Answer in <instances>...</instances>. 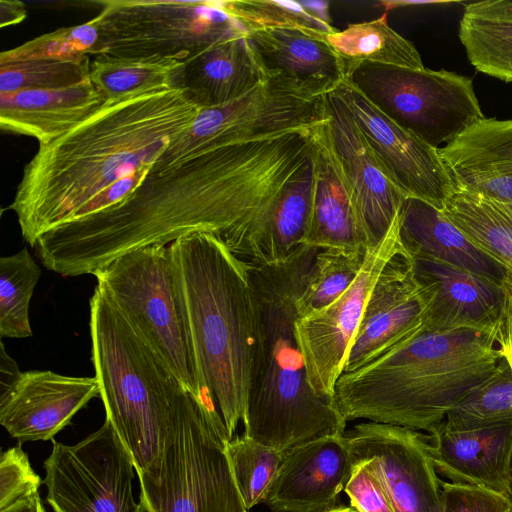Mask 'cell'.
<instances>
[{
  "label": "cell",
  "instance_id": "6da1fadb",
  "mask_svg": "<svg viewBox=\"0 0 512 512\" xmlns=\"http://www.w3.org/2000/svg\"><path fill=\"white\" fill-rule=\"evenodd\" d=\"M310 150L307 129L152 165L125 200L48 231L33 248L63 276L93 275L121 255L192 233L213 234L235 253Z\"/></svg>",
  "mask_w": 512,
  "mask_h": 512
},
{
  "label": "cell",
  "instance_id": "7a4b0ae2",
  "mask_svg": "<svg viewBox=\"0 0 512 512\" xmlns=\"http://www.w3.org/2000/svg\"><path fill=\"white\" fill-rule=\"evenodd\" d=\"M200 109L174 86L132 94L105 101L71 130L39 145L8 207L23 239L33 247L105 188L152 166Z\"/></svg>",
  "mask_w": 512,
  "mask_h": 512
},
{
  "label": "cell",
  "instance_id": "3957f363",
  "mask_svg": "<svg viewBox=\"0 0 512 512\" xmlns=\"http://www.w3.org/2000/svg\"><path fill=\"white\" fill-rule=\"evenodd\" d=\"M318 250L302 244L281 262L246 263L255 305L256 346L244 435L283 452L346 432L347 421L333 401L320 397L309 385L295 336V304Z\"/></svg>",
  "mask_w": 512,
  "mask_h": 512
},
{
  "label": "cell",
  "instance_id": "277c9868",
  "mask_svg": "<svg viewBox=\"0 0 512 512\" xmlns=\"http://www.w3.org/2000/svg\"><path fill=\"white\" fill-rule=\"evenodd\" d=\"M502 353L494 334L422 327L338 378L333 403L346 421H368L430 433L490 378Z\"/></svg>",
  "mask_w": 512,
  "mask_h": 512
},
{
  "label": "cell",
  "instance_id": "5b68a950",
  "mask_svg": "<svg viewBox=\"0 0 512 512\" xmlns=\"http://www.w3.org/2000/svg\"><path fill=\"white\" fill-rule=\"evenodd\" d=\"M168 247L203 398L232 439L245 418L256 346L247 265L210 233H192Z\"/></svg>",
  "mask_w": 512,
  "mask_h": 512
},
{
  "label": "cell",
  "instance_id": "8992f818",
  "mask_svg": "<svg viewBox=\"0 0 512 512\" xmlns=\"http://www.w3.org/2000/svg\"><path fill=\"white\" fill-rule=\"evenodd\" d=\"M89 326L106 419L141 473L157 461L174 428L206 404L168 370L98 285L90 298Z\"/></svg>",
  "mask_w": 512,
  "mask_h": 512
},
{
  "label": "cell",
  "instance_id": "52a82bcc",
  "mask_svg": "<svg viewBox=\"0 0 512 512\" xmlns=\"http://www.w3.org/2000/svg\"><path fill=\"white\" fill-rule=\"evenodd\" d=\"M219 413L193 409L168 435L157 461L138 473L146 512H247Z\"/></svg>",
  "mask_w": 512,
  "mask_h": 512
},
{
  "label": "cell",
  "instance_id": "ba28073f",
  "mask_svg": "<svg viewBox=\"0 0 512 512\" xmlns=\"http://www.w3.org/2000/svg\"><path fill=\"white\" fill-rule=\"evenodd\" d=\"M93 275L168 370L206 404L169 247L153 245L131 251Z\"/></svg>",
  "mask_w": 512,
  "mask_h": 512
},
{
  "label": "cell",
  "instance_id": "9c48e42d",
  "mask_svg": "<svg viewBox=\"0 0 512 512\" xmlns=\"http://www.w3.org/2000/svg\"><path fill=\"white\" fill-rule=\"evenodd\" d=\"M93 56L163 58L185 62L249 30L224 1L102 0Z\"/></svg>",
  "mask_w": 512,
  "mask_h": 512
},
{
  "label": "cell",
  "instance_id": "30bf717a",
  "mask_svg": "<svg viewBox=\"0 0 512 512\" xmlns=\"http://www.w3.org/2000/svg\"><path fill=\"white\" fill-rule=\"evenodd\" d=\"M395 123L441 149L485 118L471 78L363 62L347 78Z\"/></svg>",
  "mask_w": 512,
  "mask_h": 512
},
{
  "label": "cell",
  "instance_id": "8fae6325",
  "mask_svg": "<svg viewBox=\"0 0 512 512\" xmlns=\"http://www.w3.org/2000/svg\"><path fill=\"white\" fill-rule=\"evenodd\" d=\"M326 119L325 95L310 94L279 74L269 75L233 102L201 108L153 165L166 166L210 149L312 129Z\"/></svg>",
  "mask_w": 512,
  "mask_h": 512
},
{
  "label": "cell",
  "instance_id": "7c38bea8",
  "mask_svg": "<svg viewBox=\"0 0 512 512\" xmlns=\"http://www.w3.org/2000/svg\"><path fill=\"white\" fill-rule=\"evenodd\" d=\"M55 512H144L132 494L134 460L109 420L75 445L53 440L44 462Z\"/></svg>",
  "mask_w": 512,
  "mask_h": 512
},
{
  "label": "cell",
  "instance_id": "4fadbf2b",
  "mask_svg": "<svg viewBox=\"0 0 512 512\" xmlns=\"http://www.w3.org/2000/svg\"><path fill=\"white\" fill-rule=\"evenodd\" d=\"M402 248L397 215L385 238L367 251L351 286L330 305L296 319L295 336L305 361L307 379L320 397L333 401L335 384L343 373L371 290L384 266Z\"/></svg>",
  "mask_w": 512,
  "mask_h": 512
},
{
  "label": "cell",
  "instance_id": "5bb4252c",
  "mask_svg": "<svg viewBox=\"0 0 512 512\" xmlns=\"http://www.w3.org/2000/svg\"><path fill=\"white\" fill-rule=\"evenodd\" d=\"M349 109L369 149L392 183L406 196L442 210L454 179L436 149L378 109L348 79L334 90Z\"/></svg>",
  "mask_w": 512,
  "mask_h": 512
},
{
  "label": "cell",
  "instance_id": "9a60e30c",
  "mask_svg": "<svg viewBox=\"0 0 512 512\" xmlns=\"http://www.w3.org/2000/svg\"><path fill=\"white\" fill-rule=\"evenodd\" d=\"M353 465L367 467L382 483L397 512H441L442 481L426 434L373 421L345 432Z\"/></svg>",
  "mask_w": 512,
  "mask_h": 512
},
{
  "label": "cell",
  "instance_id": "2e32d148",
  "mask_svg": "<svg viewBox=\"0 0 512 512\" xmlns=\"http://www.w3.org/2000/svg\"><path fill=\"white\" fill-rule=\"evenodd\" d=\"M333 149L349 185L359 231L368 250L387 235L406 197L387 177L339 96L325 95Z\"/></svg>",
  "mask_w": 512,
  "mask_h": 512
},
{
  "label": "cell",
  "instance_id": "e0dca14e",
  "mask_svg": "<svg viewBox=\"0 0 512 512\" xmlns=\"http://www.w3.org/2000/svg\"><path fill=\"white\" fill-rule=\"evenodd\" d=\"M412 263L415 280L426 300L423 329L494 333L511 285L428 258L415 257Z\"/></svg>",
  "mask_w": 512,
  "mask_h": 512
},
{
  "label": "cell",
  "instance_id": "ac0fdd59",
  "mask_svg": "<svg viewBox=\"0 0 512 512\" xmlns=\"http://www.w3.org/2000/svg\"><path fill=\"white\" fill-rule=\"evenodd\" d=\"M425 310L412 258L402 248L384 266L371 290L343 373L369 363L418 331Z\"/></svg>",
  "mask_w": 512,
  "mask_h": 512
},
{
  "label": "cell",
  "instance_id": "d6986e66",
  "mask_svg": "<svg viewBox=\"0 0 512 512\" xmlns=\"http://www.w3.org/2000/svg\"><path fill=\"white\" fill-rule=\"evenodd\" d=\"M353 468L345 433L296 445L284 451L263 503L273 512H325L336 506Z\"/></svg>",
  "mask_w": 512,
  "mask_h": 512
},
{
  "label": "cell",
  "instance_id": "ffe728a7",
  "mask_svg": "<svg viewBox=\"0 0 512 512\" xmlns=\"http://www.w3.org/2000/svg\"><path fill=\"white\" fill-rule=\"evenodd\" d=\"M95 397H100L95 377L22 372L15 385L0 395V423L19 443L46 441Z\"/></svg>",
  "mask_w": 512,
  "mask_h": 512
},
{
  "label": "cell",
  "instance_id": "44dd1931",
  "mask_svg": "<svg viewBox=\"0 0 512 512\" xmlns=\"http://www.w3.org/2000/svg\"><path fill=\"white\" fill-rule=\"evenodd\" d=\"M437 473L452 483L493 491L510 499L512 423L452 431L441 425L426 434Z\"/></svg>",
  "mask_w": 512,
  "mask_h": 512
},
{
  "label": "cell",
  "instance_id": "7402d4cb",
  "mask_svg": "<svg viewBox=\"0 0 512 512\" xmlns=\"http://www.w3.org/2000/svg\"><path fill=\"white\" fill-rule=\"evenodd\" d=\"M310 146L314 183L303 244L367 252L356 221L351 191L332 146L327 119L310 130Z\"/></svg>",
  "mask_w": 512,
  "mask_h": 512
},
{
  "label": "cell",
  "instance_id": "603a6c76",
  "mask_svg": "<svg viewBox=\"0 0 512 512\" xmlns=\"http://www.w3.org/2000/svg\"><path fill=\"white\" fill-rule=\"evenodd\" d=\"M247 39L266 74H279L324 96L344 79V65L326 37L296 28L251 31Z\"/></svg>",
  "mask_w": 512,
  "mask_h": 512
},
{
  "label": "cell",
  "instance_id": "cb8c5ba5",
  "mask_svg": "<svg viewBox=\"0 0 512 512\" xmlns=\"http://www.w3.org/2000/svg\"><path fill=\"white\" fill-rule=\"evenodd\" d=\"M439 151L455 184L512 204V119L484 118Z\"/></svg>",
  "mask_w": 512,
  "mask_h": 512
},
{
  "label": "cell",
  "instance_id": "d4e9b609",
  "mask_svg": "<svg viewBox=\"0 0 512 512\" xmlns=\"http://www.w3.org/2000/svg\"><path fill=\"white\" fill-rule=\"evenodd\" d=\"M398 223L401 244L411 258L440 261L511 285L505 268L477 248L442 210L433 205L405 197Z\"/></svg>",
  "mask_w": 512,
  "mask_h": 512
},
{
  "label": "cell",
  "instance_id": "484cf974",
  "mask_svg": "<svg viewBox=\"0 0 512 512\" xmlns=\"http://www.w3.org/2000/svg\"><path fill=\"white\" fill-rule=\"evenodd\" d=\"M267 78L245 36L217 43L183 62L174 87L200 108H213L243 97Z\"/></svg>",
  "mask_w": 512,
  "mask_h": 512
},
{
  "label": "cell",
  "instance_id": "4316f807",
  "mask_svg": "<svg viewBox=\"0 0 512 512\" xmlns=\"http://www.w3.org/2000/svg\"><path fill=\"white\" fill-rule=\"evenodd\" d=\"M104 102L90 79L59 90L0 93V127L44 145L83 122Z\"/></svg>",
  "mask_w": 512,
  "mask_h": 512
},
{
  "label": "cell",
  "instance_id": "83f0119b",
  "mask_svg": "<svg viewBox=\"0 0 512 512\" xmlns=\"http://www.w3.org/2000/svg\"><path fill=\"white\" fill-rule=\"evenodd\" d=\"M313 183L314 162L310 150L308 158L289 179L236 257L247 264H274L301 246L310 217Z\"/></svg>",
  "mask_w": 512,
  "mask_h": 512
},
{
  "label": "cell",
  "instance_id": "f1b7e54d",
  "mask_svg": "<svg viewBox=\"0 0 512 512\" xmlns=\"http://www.w3.org/2000/svg\"><path fill=\"white\" fill-rule=\"evenodd\" d=\"M458 36L479 72L512 82V1L485 0L465 5Z\"/></svg>",
  "mask_w": 512,
  "mask_h": 512
},
{
  "label": "cell",
  "instance_id": "f546056e",
  "mask_svg": "<svg viewBox=\"0 0 512 512\" xmlns=\"http://www.w3.org/2000/svg\"><path fill=\"white\" fill-rule=\"evenodd\" d=\"M442 212L477 248L505 268L512 286V204L455 184Z\"/></svg>",
  "mask_w": 512,
  "mask_h": 512
},
{
  "label": "cell",
  "instance_id": "4dcf8cb0",
  "mask_svg": "<svg viewBox=\"0 0 512 512\" xmlns=\"http://www.w3.org/2000/svg\"><path fill=\"white\" fill-rule=\"evenodd\" d=\"M326 41L343 62L345 79L363 62L425 68L416 47L389 26L386 14L336 30L326 36Z\"/></svg>",
  "mask_w": 512,
  "mask_h": 512
},
{
  "label": "cell",
  "instance_id": "1f68e13d",
  "mask_svg": "<svg viewBox=\"0 0 512 512\" xmlns=\"http://www.w3.org/2000/svg\"><path fill=\"white\" fill-rule=\"evenodd\" d=\"M94 57L89 79L104 101L173 87L183 66V62L163 58Z\"/></svg>",
  "mask_w": 512,
  "mask_h": 512
},
{
  "label": "cell",
  "instance_id": "d6a6232c",
  "mask_svg": "<svg viewBox=\"0 0 512 512\" xmlns=\"http://www.w3.org/2000/svg\"><path fill=\"white\" fill-rule=\"evenodd\" d=\"M366 254L348 248H319L295 304L298 318L315 313L340 297L357 278Z\"/></svg>",
  "mask_w": 512,
  "mask_h": 512
},
{
  "label": "cell",
  "instance_id": "836d02e7",
  "mask_svg": "<svg viewBox=\"0 0 512 512\" xmlns=\"http://www.w3.org/2000/svg\"><path fill=\"white\" fill-rule=\"evenodd\" d=\"M41 268L26 247L0 258V335L2 338L32 336L30 301Z\"/></svg>",
  "mask_w": 512,
  "mask_h": 512
},
{
  "label": "cell",
  "instance_id": "e575fe53",
  "mask_svg": "<svg viewBox=\"0 0 512 512\" xmlns=\"http://www.w3.org/2000/svg\"><path fill=\"white\" fill-rule=\"evenodd\" d=\"M512 423V373L503 359L495 373L457 405L440 424L452 431Z\"/></svg>",
  "mask_w": 512,
  "mask_h": 512
},
{
  "label": "cell",
  "instance_id": "d590c367",
  "mask_svg": "<svg viewBox=\"0 0 512 512\" xmlns=\"http://www.w3.org/2000/svg\"><path fill=\"white\" fill-rule=\"evenodd\" d=\"M227 453L237 488L248 511L264 502L284 452L243 435L228 442Z\"/></svg>",
  "mask_w": 512,
  "mask_h": 512
},
{
  "label": "cell",
  "instance_id": "8d00e7d4",
  "mask_svg": "<svg viewBox=\"0 0 512 512\" xmlns=\"http://www.w3.org/2000/svg\"><path fill=\"white\" fill-rule=\"evenodd\" d=\"M100 16L60 28L0 54V64L29 60L74 61L91 56L99 36Z\"/></svg>",
  "mask_w": 512,
  "mask_h": 512
},
{
  "label": "cell",
  "instance_id": "74e56055",
  "mask_svg": "<svg viewBox=\"0 0 512 512\" xmlns=\"http://www.w3.org/2000/svg\"><path fill=\"white\" fill-rule=\"evenodd\" d=\"M90 56L74 61L29 60L0 64V93L59 90L89 79Z\"/></svg>",
  "mask_w": 512,
  "mask_h": 512
},
{
  "label": "cell",
  "instance_id": "f35d334b",
  "mask_svg": "<svg viewBox=\"0 0 512 512\" xmlns=\"http://www.w3.org/2000/svg\"><path fill=\"white\" fill-rule=\"evenodd\" d=\"M225 9L248 30L296 28L326 37L336 31L310 14L300 2L273 0L224 1Z\"/></svg>",
  "mask_w": 512,
  "mask_h": 512
},
{
  "label": "cell",
  "instance_id": "ab89813d",
  "mask_svg": "<svg viewBox=\"0 0 512 512\" xmlns=\"http://www.w3.org/2000/svg\"><path fill=\"white\" fill-rule=\"evenodd\" d=\"M40 477L32 469L27 454L20 445L1 454L0 458V509L15 501L38 492Z\"/></svg>",
  "mask_w": 512,
  "mask_h": 512
},
{
  "label": "cell",
  "instance_id": "60d3db41",
  "mask_svg": "<svg viewBox=\"0 0 512 512\" xmlns=\"http://www.w3.org/2000/svg\"><path fill=\"white\" fill-rule=\"evenodd\" d=\"M509 498L493 491L442 481L441 512H510Z\"/></svg>",
  "mask_w": 512,
  "mask_h": 512
},
{
  "label": "cell",
  "instance_id": "b9f144b4",
  "mask_svg": "<svg viewBox=\"0 0 512 512\" xmlns=\"http://www.w3.org/2000/svg\"><path fill=\"white\" fill-rule=\"evenodd\" d=\"M358 512H397L379 479L364 465H354L344 489Z\"/></svg>",
  "mask_w": 512,
  "mask_h": 512
},
{
  "label": "cell",
  "instance_id": "7bdbcfd3",
  "mask_svg": "<svg viewBox=\"0 0 512 512\" xmlns=\"http://www.w3.org/2000/svg\"><path fill=\"white\" fill-rule=\"evenodd\" d=\"M493 334L512 373V288L501 320Z\"/></svg>",
  "mask_w": 512,
  "mask_h": 512
},
{
  "label": "cell",
  "instance_id": "ee69618b",
  "mask_svg": "<svg viewBox=\"0 0 512 512\" xmlns=\"http://www.w3.org/2000/svg\"><path fill=\"white\" fill-rule=\"evenodd\" d=\"M20 371L16 361L6 352L4 343L0 348V395L8 391L20 378Z\"/></svg>",
  "mask_w": 512,
  "mask_h": 512
},
{
  "label": "cell",
  "instance_id": "f6af8a7d",
  "mask_svg": "<svg viewBox=\"0 0 512 512\" xmlns=\"http://www.w3.org/2000/svg\"><path fill=\"white\" fill-rule=\"evenodd\" d=\"M27 16L25 4L18 0H0V26L21 23Z\"/></svg>",
  "mask_w": 512,
  "mask_h": 512
},
{
  "label": "cell",
  "instance_id": "bcb514c9",
  "mask_svg": "<svg viewBox=\"0 0 512 512\" xmlns=\"http://www.w3.org/2000/svg\"><path fill=\"white\" fill-rule=\"evenodd\" d=\"M0 512H47L38 492L25 496L11 505L0 509Z\"/></svg>",
  "mask_w": 512,
  "mask_h": 512
},
{
  "label": "cell",
  "instance_id": "7dc6e473",
  "mask_svg": "<svg viewBox=\"0 0 512 512\" xmlns=\"http://www.w3.org/2000/svg\"><path fill=\"white\" fill-rule=\"evenodd\" d=\"M300 3L310 14L330 24L327 1H301Z\"/></svg>",
  "mask_w": 512,
  "mask_h": 512
},
{
  "label": "cell",
  "instance_id": "c3c4849f",
  "mask_svg": "<svg viewBox=\"0 0 512 512\" xmlns=\"http://www.w3.org/2000/svg\"><path fill=\"white\" fill-rule=\"evenodd\" d=\"M325 512H358V511L356 509H354L352 506L351 507L335 506Z\"/></svg>",
  "mask_w": 512,
  "mask_h": 512
},
{
  "label": "cell",
  "instance_id": "681fc988",
  "mask_svg": "<svg viewBox=\"0 0 512 512\" xmlns=\"http://www.w3.org/2000/svg\"><path fill=\"white\" fill-rule=\"evenodd\" d=\"M510 500L512 502V469H511V495H510Z\"/></svg>",
  "mask_w": 512,
  "mask_h": 512
},
{
  "label": "cell",
  "instance_id": "f907efd6",
  "mask_svg": "<svg viewBox=\"0 0 512 512\" xmlns=\"http://www.w3.org/2000/svg\"><path fill=\"white\" fill-rule=\"evenodd\" d=\"M510 512H512V506H511Z\"/></svg>",
  "mask_w": 512,
  "mask_h": 512
}]
</instances>
